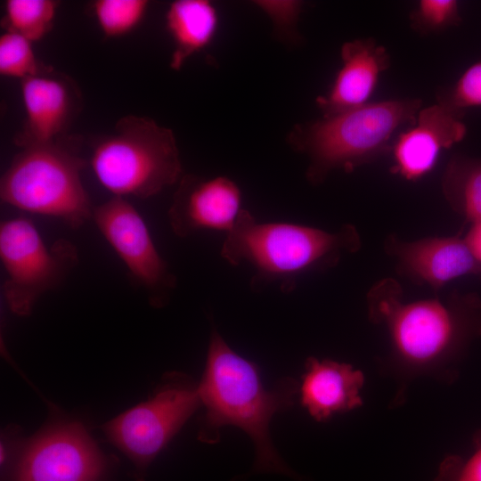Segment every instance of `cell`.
Returning a JSON list of instances; mask_svg holds the SVG:
<instances>
[{
  "mask_svg": "<svg viewBox=\"0 0 481 481\" xmlns=\"http://www.w3.org/2000/svg\"><path fill=\"white\" fill-rule=\"evenodd\" d=\"M298 392V381L291 377L281 379L272 389H265L257 366L234 352L213 328L199 384L205 413L198 437L201 442L214 444L219 441L223 427H237L254 444L255 473L296 477L276 451L269 428L274 414L293 406Z\"/></svg>",
  "mask_w": 481,
  "mask_h": 481,
  "instance_id": "cell-1",
  "label": "cell"
},
{
  "mask_svg": "<svg viewBox=\"0 0 481 481\" xmlns=\"http://www.w3.org/2000/svg\"><path fill=\"white\" fill-rule=\"evenodd\" d=\"M359 246L351 225L331 232L290 223H261L242 209L220 253L232 265H248L254 270L253 289L278 283L289 292L298 277L333 266L344 252H354Z\"/></svg>",
  "mask_w": 481,
  "mask_h": 481,
  "instance_id": "cell-2",
  "label": "cell"
},
{
  "mask_svg": "<svg viewBox=\"0 0 481 481\" xmlns=\"http://www.w3.org/2000/svg\"><path fill=\"white\" fill-rule=\"evenodd\" d=\"M422 102L392 99L368 104L332 117L296 125L287 141L306 155L308 182L320 184L333 170L351 172L391 151V138L404 125L412 126Z\"/></svg>",
  "mask_w": 481,
  "mask_h": 481,
  "instance_id": "cell-3",
  "label": "cell"
},
{
  "mask_svg": "<svg viewBox=\"0 0 481 481\" xmlns=\"http://www.w3.org/2000/svg\"><path fill=\"white\" fill-rule=\"evenodd\" d=\"M90 166L107 191L125 199L152 197L183 176L173 132L135 115L121 118L112 133L96 141Z\"/></svg>",
  "mask_w": 481,
  "mask_h": 481,
  "instance_id": "cell-4",
  "label": "cell"
},
{
  "mask_svg": "<svg viewBox=\"0 0 481 481\" xmlns=\"http://www.w3.org/2000/svg\"><path fill=\"white\" fill-rule=\"evenodd\" d=\"M86 162L59 140L21 148L0 181L2 201L24 212L60 219L78 228L94 207L83 185Z\"/></svg>",
  "mask_w": 481,
  "mask_h": 481,
  "instance_id": "cell-5",
  "label": "cell"
},
{
  "mask_svg": "<svg viewBox=\"0 0 481 481\" xmlns=\"http://www.w3.org/2000/svg\"><path fill=\"white\" fill-rule=\"evenodd\" d=\"M371 313L387 322L398 354L414 364L431 363L469 335H481V299L456 296L455 302L425 299L404 303L393 280L370 293Z\"/></svg>",
  "mask_w": 481,
  "mask_h": 481,
  "instance_id": "cell-6",
  "label": "cell"
},
{
  "mask_svg": "<svg viewBox=\"0 0 481 481\" xmlns=\"http://www.w3.org/2000/svg\"><path fill=\"white\" fill-rule=\"evenodd\" d=\"M0 258L6 273L5 302L14 314L26 316L43 294L64 281L77 265L78 253L65 239L47 245L33 222L18 216L1 223Z\"/></svg>",
  "mask_w": 481,
  "mask_h": 481,
  "instance_id": "cell-7",
  "label": "cell"
},
{
  "mask_svg": "<svg viewBox=\"0 0 481 481\" xmlns=\"http://www.w3.org/2000/svg\"><path fill=\"white\" fill-rule=\"evenodd\" d=\"M200 405L199 385L172 373L152 397L107 422L103 431L143 471Z\"/></svg>",
  "mask_w": 481,
  "mask_h": 481,
  "instance_id": "cell-8",
  "label": "cell"
},
{
  "mask_svg": "<svg viewBox=\"0 0 481 481\" xmlns=\"http://www.w3.org/2000/svg\"><path fill=\"white\" fill-rule=\"evenodd\" d=\"M93 220L133 280L145 290L150 303L156 307L167 304L176 288V277L137 209L125 198L113 196L94 207Z\"/></svg>",
  "mask_w": 481,
  "mask_h": 481,
  "instance_id": "cell-9",
  "label": "cell"
},
{
  "mask_svg": "<svg viewBox=\"0 0 481 481\" xmlns=\"http://www.w3.org/2000/svg\"><path fill=\"white\" fill-rule=\"evenodd\" d=\"M107 462L78 422L52 425L23 449L11 481H102Z\"/></svg>",
  "mask_w": 481,
  "mask_h": 481,
  "instance_id": "cell-10",
  "label": "cell"
},
{
  "mask_svg": "<svg viewBox=\"0 0 481 481\" xmlns=\"http://www.w3.org/2000/svg\"><path fill=\"white\" fill-rule=\"evenodd\" d=\"M238 185L225 176L205 179L184 175L168 209L173 232L185 238L202 230H232L241 212Z\"/></svg>",
  "mask_w": 481,
  "mask_h": 481,
  "instance_id": "cell-11",
  "label": "cell"
},
{
  "mask_svg": "<svg viewBox=\"0 0 481 481\" xmlns=\"http://www.w3.org/2000/svg\"><path fill=\"white\" fill-rule=\"evenodd\" d=\"M462 117L463 113L438 103L421 109L416 122L393 143L392 171L409 181L428 174L442 151L464 139L467 127Z\"/></svg>",
  "mask_w": 481,
  "mask_h": 481,
  "instance_id": "cell-12",
  "label": "cell"
},
{
  "mask_svg": "<svg viewBox=\"0 0 481 481\" xmlns=\"http://www.w3.org/2000/svg\"><path fill=\"white\" fill-rule=\"evenodd\" d=\"M340 56L342 65L329 91L316 99L323 118L368 104L381 73L390 66L388 52L373 38L346 42Z\"/></svg>",
  "mask_w": 481,
  "mask_h": 481,
  "instance_id": "cell-13",
  "label": "cell"
},
{
  "mask_svg": "<svg viewBox=\"0 0 481 481\" xmlns=\"http://www.w3.org/2000/svg\"><path fill=\"white\" fill-rule=\"evenodd\" d=\"M21 97L26 120L16 144L23 148L57 141L75 110L74 86L46 69L21 80Z\"/></svg>",
  "mask_w": 481,
  "mask_h": 481,
  "instance_id": "cell-14",
  "label": "cell"
},
{
  "mask_svg": "<svg viewBox=\"0 0 481 481\" xmlns=\"http://www.w3.org/2000/svg\"><path fill=\"white\" fill-rule=\"evenodd\" d=\"M388 252L412 278L438 289L448 281L467 274L481 277V264L459 237L427 238L412 242L390 239Z\"/></svg>",
  "mask_w": 481,
  "mask_h": 481,
  "instance_id": "cell-15",
  "label": "cell"
},
{
  "mask_svg": "<svg viewBox=\"0 0 481 481\" xmlns=\"http://www.w3.org/2000/svg\"><path fill=\"white\" fill-rule=\"evenodd\" d=\"M299 387L301 404L318 421L362 405L360 390L364 382L361 371L350 364L309 357Z\"/></svg>",
  "mask_w": 481,
  "mask_h": 481,
  "instance_id": "cell-16",
  "label": "cell"
},
{
  "mask_svg": "<svg viewBox=\"0 0 481 481\" xmlns=\"http://www.w3.org/2000/svg\"><path fill=\"white\" fill-rule=\"evenodd\" d=\"M218 17L214 5L207 0H177L166 14V25L174 42L170 67L180 69L194 53L212 41Z\"/></svg>",
  "mask_w": 481,
  "mask_h": 481,
  "instance_id": "cell-17",
  "label": "cell"
},
{
  "mask_svg": "<svg viewBox=\"0 0 481 481\" xmlns=\"http://www.w3.org/2000/svg\"><path fill=\"white\" fill-rule=\"evenodd\" d=\"M450 206L472 224L481 222V159L453 157L443 176Z\"/></svg>",
  "mask_w": 481,
  "mask_h": 481,
  "instance_id": "cell-18",
  "label": "cell"
},
{
  "mask_svg": "<svg viewBox=\"0 0 481 481\" xmlns=\"http://www.w3.org/2000/svg\"><path fill=\"white\" fill-rule=\"evenodd\" d=\"M58 4L53 0H8L4 28L30 41L44 38L53 28Z\"/></svg>",
  "mask_w": 481,
  "mask_h": 481,
  "instance_id": "cell-19",
  "label": "cell"
},
{
  "mask_svg": "<svg viewBox=\"0 0 481 481\" xmlns=\"http://www.w3.org/2000/svg\"><path fill=\"white\" fill-rule=\"evenodd\" d=\"M148 4L146 0H98L94 12L102 33L117 37L131 32L141 22Z\"/></svg>",
  "mask_w": 481,
  "mask_h": 481,
  "instance_id": "cell-20",
  "label": "cell"
},
{
  "mask_svg": "<svg viewBox=\"0 0 481 481\" xmlns=\"http://www.w3.org/2000/svg\"><path fill=\"white\" fill-rule=\"evenodd\" d=\"M35 55L32 43L22 36L6 31L0 37V74L21 80L44 70Z\"/></svg>",
  "mask_w": 481,
  "mask_h": 481,
  "instance_id": "cell-21",
  "label": "cell"
},
{
  "mask_svg": "<svg viewBox=\"0 0 481 481\" xmlns=\"http://www.w3.org/2000/svg\"><path fill=\"white\" fill-rule=\"evenodd\" d=\"M409 19L412 28L422 35L442 32L461 20L456 0H420Z\"/></svg>",
  "mask_w": 481,
  "mask_h": 481,
  "instance_id": "cell-22",
  "label": "cell"
},
{
  "mask_svg": "<svg viewBox=\"0 0 481 481\" xmlns=\"http://www.w3.org/2000/svg\"><path fill=\"white\" fill-rule=\"evenodd\" d=\"M436 98L438 104L461 113L481 107V60L468 67L452 87L440 90Z\"/></svg>",
  "mask_w": 481,
  "mask_h": 481,
  "instance_id": "cell-23",
  "label": "cell"
},
{
  "mask_svg": "<svg viewBox=\"0 0 481 481\" xmlns=\"http://www.w3.org/2000/svg\"><path fill=\"white\" fill-rule=\"evenodd\" d=\"M272 20L275 31L281 37L296 38V28L302 4L298 1L255 2Z\"/></svg>",
  "mask_w": 481,
  "mask_h": 481,
  "instance_id": "cell-24",
  "label": "cell"
},
{
  "mask_svg": "<svg viewBox=\"0 0 481 481\" xmlns=\"http://www.w3.org/2000/svg\"><path fill=\"white\" fill-rule=\"evenodd\" d=\"M452 468L455 471L444 474L449 481H481V447L462 465Z\"/></svg>",
  "mask_w": 481,
  "mask_h": 481,
  "instance_id": "cell-25",
  "label": "cell"
},
{
  "mask_svg": "<svg viewBox=\"0 0 481 481\" xmlns=\"http://www.w3.org/2000/svg\"><path fill=\"white\" fill-rule=\"evenodd\" d=\"M464 240L473 257L481 264V222L472 224Z\"/></svg>",
  "mask_w": 481,
  "mask_h": 481,
  "instance_id": "cell-26",
  "label": "cell"
}]
</instances>
